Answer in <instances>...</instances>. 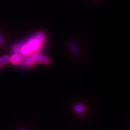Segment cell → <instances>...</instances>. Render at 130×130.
Wrapping results in <instances>:
<instances>
[{"instance_id": "obj_4", "label": "cell", "mask_w": 130, "mask_h": 130, "mask_svg": "<svg viewBox=\"0 0 130 130\" xmlns=\"http://www.w3.org/2000/svg\"><path fill=\"white\" fill-rule=\"evenodd\" d=\"M21 51L25 55H30L32 52H33L31 47H30V46L29 44L23 46V48H22V49H21Z\"/></svg>"}, {"instance_id": "obj_8", "label": "cell", "mask_w": 130, "mask_h": 130, "mask_svg": "<svg viewBox=\"0 0 130 130\" xmlns=\"http://www.w3.org/2000/svg\"><path fill=\"white\" fill-rule=\"evenodd\" d=\"M74 111L77 112V113H82L85 111V108H84L83 106H82L80 104H77L74 107Z\"/></svg>"}, {"instance_id": "obj_5", "label": "cell", "mask_w": 130, "mask_h": 130, "mask_svg": "<svg viewBox=\"0 0 130 130\" xmlns=\"http://www.w3.org/2000/svg\"><path fill=\"white\" fill-rule=\"evenodd\" d=\"M9 61V57L8 56H4L0 58V68L6 65Z\"/></svg>"}, {"instance_id": "obj_1", "label": "cell", "mask_w": 130, "mask_h": 130, "mask_svg": "<svg viewBox=\"0 0 130 130\" xmlns=\"http://www.w3.org/2000/svg\"><path fill=\"white\" fill-rule=\"evenodd\" d=\"M32 59L35 62L44 64H49L51 63V59L46 56L41 55V54H35L32 56Z\"/></svg>"}, {"instance_id": "obj_2", "label": "cell", "mask_w": 130, "mask_h": 130, "mask_svg": "<svg viewBox=\"0 0 130 130\" xmlns=\"http://www.w3.org/2000/svg\"><path fill=\"white\" fill-rule=\"evenodd\" d=\"M28 44L30 46L32 51H38L39 48H40V47L41 46V44H40L36 39H32V40H30V41H29V43H28Z\"/></svg>"}, {"instance_id": "obj_6", "label": "cell", "mask_w": 130, "mask_h": 130, "mask_svg": "<svg viewBox=\"0 0 130 130\" xmlns=\"http://www.w3.org/2000/svg\"><path fill=\"white\" fill-rule=\"evenodd\" d=\"M36 40L40 44H42L43 41H44V33L43 32H40L36 36Z\"/></svg>"}, {"instance_id": "obj_3", "label": "cell", "mask_w": 130, "mask_h": 130, "mask_svg": "<svg viewBox=\"0 0 130 130\" xmlns=\"http://www.w3.org/2000/svg\"><path fill=\"white\" fill-rule=\"evenodd\" d=\"M21 60H22V57L20 56V55H19L18 54H13L12 56L9 58V61H11L14 64H18L19 63H20Z\"/></svg>"}, {"instance_id": "obj_7", "label": "cell", "mask_w": 130, "mask_h": 130, "mask_svg": "<svg viewBox=\"0 0 130 130\" xmlns=\"http://www.w3.org/2000/svg\"><path fill=\"white\" fill-rule=\"evenodd\" d=\"M36 62L34 61V60L32 59V57H30V58H28V59H26L24 61V64L25 65V66H27V67H32L34 65Z\"/></svg>"}, {"instance_id": "obj_10", "label": "cell", "mask_w": 130, "mask_h": 130, "mask_svg": "<svg viewBox=\"0 0 130 130\" xmlns=\"http://www.w3.org/2000/svg\"><path fill=\"white\" fill-rule=\"evenodd\" d=\"M20 130H25V129H21Z\"/></svg>"}, {"instance_id": "obj_9", "label": "cell", "mask_w": 130, "mask_h": 130, "mask_svg": "<svg viewBox=\"0 0 130 130\" xmlns=\"http://www.w3.org/2000/svg\"><path fill=\"white\" fill-rule=\"evenodd\" d=\"M1 43H2V38L0 37V44H1Z\"/></svg>"}]
</instances>
